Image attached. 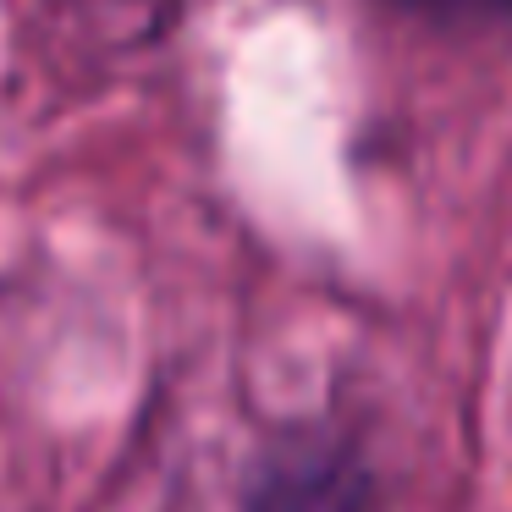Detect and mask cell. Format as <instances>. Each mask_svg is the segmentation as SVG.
I'll use <instances>...</instances> for the list:
<instances>
[{"label": "cell", "mask_w": 512, "mask_h": 512, "mask_svg": "<svg viewBox=\"0 0 512 512\" xmlns=\"http://www.w3.org/2000/svg\"><path fill=\"white\" fill-rule=\"evenodd\" d=\"M248 512H369V479L342 446H276L248 479Z\"/></svg>", "instance_id": "6da1fadb"}, {"label": "cell", "mask_w": 512, "mask_h": 512, "mask_svg": "<svg viewBox=\"0 0 512 512\" xmlns=\"http://www.w3.org/2000/svg\"><path fill=\"white\" fill-rule=\"evenodd\" d=\"M397 12H419L430 23H512V0H386Z\"/></svg>", "instance_id": "7a4b0ae2"}]
</instances>
